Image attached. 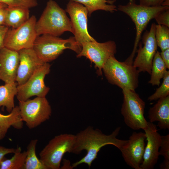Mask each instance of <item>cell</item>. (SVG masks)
Segmentation results:
<instances>
[{"label":"cell","mask_w":169,"mask_h":169,"mask_svg":"<svg viewBox=\"0 0 169 169\" xmlns=\"http://www.w3.org/2000/svg\"><path fill=\"white\" fill-rule=\"evenodd\" d=\"M120 130V127H117L111 134L107 135L98 129H95L89 126L78 133L75 135V141L72 153L78 154L85 150L87 153L80 160L73 163L72 167H75L84 163L90 168L93 161L97 158L99 151L105 146L112 145L120 150L128 141L117 138Z\"/></svg>","instance_id":"1"},{"label":"cell","mask_w":169,"mask_h":169,"mask_svg":"<svg viewBox=\"0 0 169 169\" xmlns=\"http://www.w3.org/2000/svg\"><path fill=\"white\" fill-rule=\"evenodd\" d=\"M37 36L48 34L59 37L64 32L73 33L70 19L66 11L53 0H49L35 25Z\"/></svg>","instance_id":"2"},{"label":"cell","mask_w":169,"mask_h":169,"mask_svg":"<svg viewBox=\"0 0 169 169\" xmlns=\"http://www.w3.org/2000/svg\"><path fill=\"white\" fill-rule=\"evenodd\" d=\"M135 0H130L126 5H119L118 10L128 15L133 22L136 29V35L133 50L125 61L133 64V59L141 38L143 32L149 22L160 12L169 9V6H147L136 4Z\"/></svg>","instance_id":"3"},{"label":"cell","mask_w":169,"mask_h":169,"mask_svg":"<svg viewBox=\"0 0 169 169\" xmlns=\"http://www.w3.org/2000/svg\"><path fill=\"white\" fill-rule=\"evenodd\" d=\"M32 49L44 63L56 59L66 49H71L79 54L81 46L74 37L64 39L53 35L43 34L37 36Z\"/></svg>","instance_id":"4"},{"label":"cell","mask_w":169,"mask_h":169,"mask_svg":"<svg viewBox=\"0 0 169 169\" xmlns=\"http://www.w3.org/2000/svg\"><path fill=\"white\" fill-rule=\"evenodd\" d=\"M102 71L108 82L122 90H135L138 87L139 72L133 64L110 58L104 65Z\"/></svg>","instance_id":"5"},{"label":"cell","mask_w":169,"mask_h":169,"mask_svg":"<svg viewBox=\"0 0 169 169\" xmlns=\"http://www.w3.org/2000/svg\"><path fill=\"white\" fill-rule=\"evenodd\" d=\"M75 141V135L63 134L55 136L40 152V160L48 169L60 168L64 154L72 153Z\"/></svg>","instance_id":"6"},{"label":"cell","mask_w":169,"mask_h":169,"mask_svg":"<svg viewBox=\"0 0 169 169\" xmlns=\"http://www.w3.org/2000/svg\"><path fill=\"white\" fill-rule=\"evenodd\" d=\"M122 90L123 100L121 112L125 123L132 130H144L148 122L144 116L145 103L135 90Z\"/></svg>","instance_id":"7"},{"label":"cell","mask_w":169,"mask_h":169,"mask_svg":"<svg viewBox=\"0 0 169 169\" xmlns=\"http://www.w3.org/2000/svg\"><path fill=\"white\" fill-rule=\"evenodd\" d=\"M20 115L28 128H34L50 118L52 109L45 97L19 101Z\"/></svg>","instance_id":"8"},{"label":"cell","mask_w":169,"mask_h":169,"mask_svg":"<svg viewBox=\"0 0 169 169\" xmlns=\"http://www.w3.org/2000/svg\"><path fill=\"white\" fill-rule=\"evenodd\" d=\"M36 17L32 15L24 23L16 28H9L6 34L4 46L17 51L32 48L37 37L35 28Z\"/></svg>","instance_id":"9"},{"label":"cell","mask_w":169,"mask_h":169,"mask_svg":"<svg viewBox=\"0 0 169 169\" xmlns=\"http://www.w3.org/2000/svg\"><path fill=\"white\" fill-rule=\"evenodd\" d=\"M116 52V46L114 41L110 40L100 43L95 40L83 44L77 57H85L94 63L98 74L100 76L102 75L104 65L110 58L115 56Z\"/></svg>","instance_id":"10"},{"label":"cell","mask_w":169,"mask_h":169,"mask_svg":"<svg viewBox=\"0 0 169 169\" xmlns=\"http://www.w3.org/2000/svg\"><path fill=\"white\" fill-rule=\"evenodd\" d=\"M51 65L44 63L38 68L23 84L17 85V99L24 101L33 96L45 97L50 89L44 83V78L50 71Z\"/></svg>","instance_id":"11"},{"label":"cell","mask_w":169,"mask_h":169,"mask_svg":"<svg viewBox=\"0 0 169 169\" xmlns=\"http://www.w3.org/2000/svg\"><path fill=\"white\" fill-rule=\"evenodd\" d=\"M156 25L151 24L149 31H146L142 38V44L139 42L137 55L133 65L139 73L146 72L151 74L152 62L156 52L157 45L155 37Z\"/></svg>","instance_id":"12"},{"label":"cell","mask_w":169,"mask_h":169,"mask_svg":"<svg viewBox=\"0 0 169 169\" xmlns=\"http://www.w3.org/2000/svg\"><path fill=\"white\" fill-rule=\"evenodd\" d=\"M65 11L70 17L73 33L76 41L81 46L86 42L95 40L89 33L88 28V12L83 5L69 1Z\"/></svg>","instance_id":"13"},{"label":"cell","mask_w":169,"mask_h":169,"mask_svg":"<svg viewBox=\"0 0 169 169\" xmlns=\"http://www.w3.org/2000/svg\"><path fill=\"white\" fill-rule=\"evenodd\" d=\"M146 136L145 132H134L120 151L127 165L135 169H140L143 161Z\"/></svg>","instance_id":"14"},{"label":"cell","mask_w":169,"mask_h":169,"mask_svg":"<svg viewBox=\"0 0 169 169\" xmlns=\"http://www.w3.org/2000/svg\"><path fill=\"white\" fill-rule=\"evenodd\" d=\"M144 130L147 143L140 169H153L158 161L161 136L158 132L157 125L149 121Z\"/></svg>","instance_id":"15"},{"label":"cell","mask_w":169,"mask_h":169,"mask_svg":"<svg viewBox=\"0 0 169 169\" xmlns=\"http://www.w3.org/2000/svg\"><path fill=\"white\" fill-rule=\"evenodd\" d=\"M18 52L19 61L16 82L17 85H20L25 83L44 63L32 48L23 49Z\"/></svg>","instance_id":"16"},{"label":"cell","mask_w":169,"mask_h":169,"mask_svg":"<svg viewBox=\"0 0 169 169\" xmlns=\"http://www.w3.org/2000/svg\"><path fill=\"white\" fill-rule=\"evenodd\" d=\"M19 61L18 51L4 47L0 50V80L15 83Z\"/></svg>","instance_id":"17"},{"label":"cell","mask_w":169,"mask_h":169,"mask_svg":"<svg viewBox=\"0 0 169 169\" xmlns=\"http://www.w3.org/2000/svg\"><path fill=\"white\" fill-rule=\"evenodd\" d=\"M149 122L157 121L161 129H169V95L159 99L148 111Z\"/></svg>","instance_id":"18"},{"label":"cell","mask_w":169,"mask_h":169,"mask_svg":"<svg viewBox=\"0 0 169 169\" xmlns=\"http://www.w3.org/2000/svg\"><path fill=\"white\" fill-rule=\"evenodd\" d=\"M23 125V121L18 106H15L8 115H4L0 113V141L5 137L11 126L20 129L22 128Z\"/></svg>","instance_id":"19"},{"label":"cell","mask_w":169,"mask_h":169,"mask_svg":"<svg viewBox=\"0 0 169 169\" xmlns=\"http://www.w3.org/2000/svg\"><path fill=\"white\" fill-rule=\"evenodd\" d=\"M29 9L20 7H7L5 25L12 28L20 26L30 18Z\"/></svg>","instance_id":"20"},{"label":"cell","mask_w":169,"mask_h":169,"mask_svg":"<svg viewBox=\"0 0 169 169\" xmlns=\"http://www.w3.org/2000/svg\"><path fill=\"white\" fill-rule=\"evenodd\" d=\"M17 86L16 82L0 85V108L5 107L9 113L15 107L14 98L17 93Z\"/></svg>","instance_id":"21"},{"label":"cell","mask_w":169,"mask_h":169,"mask_svg":"<svg viewBox=\"0 0 169 169\" xmlns=\"http://www.w3.org/2000/svg\"><path fill=\"white\" fill-rule=\"evenodd\" d=\"M79 3L84 6L90 16L94 12L103 10L111 13L117 10L116 6L114 4L115 0H69Z\"/></svg>","instance_id":"22"},{"label":"cell","mask_w":169,"mask_h":169,"mask_svg":"<svg viewBox=\"0 0 169 169\" xmlns=\"http://www.w3.org/2000/svg\"><path fill=\"white\" fill-rule=\"evenodd\" d=\"M167 69L161 58L160 52L157 51L152 61L151 78L148 83L153 86H159L161 80L163 79L167 71Z\"/></svg>","instance_id":"23"},{"label":"cell","mask_w":169,"mask_h":169,"mask_svg":"<svg viewBox=\"0 0 169 169\" xmlns=\"http://www.w3.org/2000/svg\"><path fill=\"white\" fill-rule=\"evenodd\" d=\"M38 141L37 139L32 140L28 144L23 169H48L36 155V149Z\"/></svg>","instance_id":"24"},{"label":"cell","mask_w":169,"mask_h":169,"mask_svg":"<svg viewBox=\"0 0 169 169\" xmlns=\"http://www.w3.org/2000/svg\"><path fill=\"white\" fill-rule=\"evenodd\" d=\"M26 156V151L22 152L21 148L18 147L11 158H5L0 161V169H23Z\"/></svg>","instance_id":"25"},{"label":"cell","mask_w":169,"mask_h":169,"mask_svg":"<svg viewBox=\"0 0 169 169\" xmlns=\"http://www.w3.org/2000/svg\"><path fill=\"white\" fill-rule=\"evenodd\" d=\"M169 27L156 24L155 37L157 46L163 51L169 48Z\"/></svg>","instance_id":"26"},{"label":"cell","mask_w":169,"mask_h":169,"mask_svg":"<svg viewBox=\"0 0 169 169\" xmlns=\"http://www.w3.org/2000/svg\"><path fill=\"white\" fill-rule=\"evenodd\" d=\"M163 79L160 86L157 88L155 92L148 98L149 101L156 100L169 95V71H167Z\"/></svg>","instance_id":"27"},{"label":"cell","mask_w":169,"mask_h":169,"mask_svg":"<svg viewBox=\"0 0 169 169\" xmlns=\"http://www.w3.org/2000/svg\"><path fill=\"white\" fill-rule=\"evenodd\" d=\"M159 150V155L162 156L164 160L160 165L161 169H169V134L161 136V142Z\"/></svg>","instance_id":"28"},{"label":"cell","mask_w":169,"mask_h":169,"mask_svg":"<svg viewBox=\"0 0 169 169\" xmlns=\"http://www.w3.org/2000/svg\"><path fill=\"white\" fill-rule=\"evenodd\" d=\"M0 3L6 4L8 7H20L29 9L38 5L37 0H0Z\"/></svg>","instance_id":"29"},{"label":"cell","mask_w":169,"mask_h":169,"mask_svg":"<svg viewBox=\"0 0 169 169\" xmlns=\"http://www.w3.org/2000/svg\"><path fill=\"white\" fill-rule=\"evenodd\" d=\"M157 24L169 27V9L158 13L154 18Z\"/></svg>","instance_id":"30"},{"label":"cell","mask_w":169,"mask_h":169,"mask_svg":"<svg viewBox=\"0 0 169 169\" xmlns=\"http://www.w3.org/2000/svg\"><path fill=\"white\" fill-rule=\"evenodd\" d=\"M140 4L147 6H169V0H139Z\"/></svg>","instance_id":"31"},{"label":"cell","mask_w":169,"mask_h":169,"mask_svg":"<svg viewBox=\"0 0 169 169\" xmlns=\"http://www.w3.org/2000/svg\"><path fill=\"white\" fill-rule=\"evenodd\" d=\"M9 27L5 25H0V50L4 47V42Z\"/></svg>","instance_id":"32"},{"label":"cell","mask_w":169,"mask_h":169,"mask_svg":"<svg viewBox=\"0 0 169 169\" xmlns=\"http://www.w3.org/2000/svg\"><path fill=\"white\" fill-rule=\"evenodd\" d=\"M16 149L14 148H7L0 146V161L5 158L6 155L14 153Z\"/></svg>","instance_id":"33"},{"label":"cell","mask_w":169,"mask_h":169,"mask_svg":"<svg viewBox=\"0 0 169 169\" xmlns=\"http://www.w3.org/2000/svg\"><path fill=\"white\" fill-rule=\"evenodd\" d=\"M161 59L165 63L167 69H169V48L160 52Z\"/></svg>","instance_id":"34"},{"label":"cell","mask_w":169,"mask_h":169,"mask_svg":"<svg viewBox=\"0 0 169 169\" xmlns=\"http://www.w3.org/2000/svg\"><path fill=\"white\" fill-rule=\"evenodd\" d=\"M7 7L0 8V25H5Z\"/></svg>","instance_id":"35"},{"label":"cell","mask_w":169,"mask_h":169,"mask_svg":"<svg viewBox=\"0 0 169 169\" xmlns=\"http://www.w3.org/2000/svg\"><path fill=\"white\" fill-rule=\"evenodd\" d=\"M8 6L5 4L0 3V8L6 7Z\"/></svg>","instance_id":"36"},{"label":"cell","mask_w":169,"mask_h":169,"mask_svg":"<svg viewBox=\"0 0 169 169\" xmlns=\"http://www.w3.org/2000/svg\"><path fill=\"white\" fill-rule=\"evenodd\" d=\"M0 168H1V162H0Z\"/></svg>","instance_id":"37"}]
</instances>
